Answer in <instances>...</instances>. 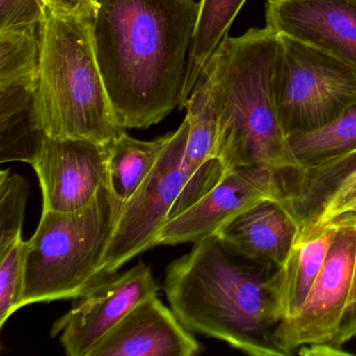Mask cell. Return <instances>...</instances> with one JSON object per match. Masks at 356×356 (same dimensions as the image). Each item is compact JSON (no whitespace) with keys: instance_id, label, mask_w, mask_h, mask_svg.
<instances>
[{"instance_id":"obj_1","label":"cell","mask_w":356,"mask_h":356,"mask_svg":"<svg viewBox=\"0 0 356 356\" xmlns=\"http://www.w3.org/2000/svg\"><path fill=\"white\" fill-rule=\"evenodd\" d=\"M200 3L95 0L97 63L124 129H147L182 105Z\"/></svg>"},{"instance_id":"obj_2","label":"cell","mask_w":356,"mask_h":356,"mask_svg":"<svg viewBox=\"0 0 356 356\" xmlns=\"http://www.w3.org/2000/svg\"><path fill=\"white\" fill-rule=\"evenodd\" d=\"M281 266L252 261L214 235L170 262L164 291L191 332L253 356H287L277 334L284 320Z\"/></svg>"},{"instance_id":"obj_3","label":"cell","mask_w":356,"mask_h":356,"mask_svg":"<svg viewBox=\"0 0 356 356\" xmlns=\"http://www.w3.org/2000/svg\"><path fill=\"white\" fill-rule=\"evenodd\" d=\"M278 35L268 28L227 36L205 70L218 118V159L226 170L298 168L275 99Z\"/></svg>"},{"instance_id":"obj_4","label":"cell","mask_w":356,"mask_h":356,"mask_svg":"<svg viewBox=\"0 0 356 356\" xmlns=\"http://www.w3.org/2000/svg\"><path fill=\"white\" fill-rule=\"evenodd\" d=\"M33 101L37 128L53 138L109 145L126 131L116 120L93 44L91 17L47 7Z\"/></svg>"},{"instance_id":"obj_5","label":"cell","mask_w":356,"mask_h":356,"mask_svg":"<svg viewBox=\"0 0 356 356\" xmlns=\"http://www.w3.org/2000/svg\"><path fill=\"white\" fill-rule=\"evenodd\" d=\"M116 220L107 187L76 211H42L28 241L24 306L76 299L106 278L102 264Z\"/></svg>"},{"instance_id":"obj_6","label":"cell","mask_w":356,"mask_h":356,"mask_svg":"<svg viewBox=\"0 0 356 356\" xmlns=\"http://www.w3.org/2000/svg\"><path fill=\"white\" fill-rule=\"evenodd\" d=\"M278 40L275 99L287 136L316 130L356 105V68L291 37Z\"/></svg>"},{"instance_id":"obj_7","label":"cell","mask_w":356,"mask_h":356,"mask_svg":"<svg viewBox=\"0 0 356 356\" xmlns=\"http://www.w3.org/2000/svg\"><path fill=\"white\" fill-rule=\"evenodd\" d=\"M188 134L189 120L185 118L151 174L122 208L103 258L105 277L156 247L158 234L186 185L182 161Z\"/></svg>"},{"instance_id":"obj_8","label":"cell","mask_w":356,"mask_h":356,"mask_svg":"<svg viewBox=\"0 0 356 356\" xmlns=\"http://www.w3.org/2000/svg\"><path fill=\"white\" fill-rule=\"evenodd\" d=\"M332 224L334 238L303 307L279 328L277 339L287 356L304 346L331 343L339 334L351 291L356 229L349 216Z\"/></svg>"},{"instance_id":"obj_9","label":"cell","mask_w":356,"mask_h":356,"mask_svg":"<svg viewBox=\"0 0 356 356\" xmlns=\"http://www.w3.org/2000/svg\"><path fill=\"white\" fill-rule=\"evenodd\" d=\"M286 175L264 166L227 170L211 191L164 225L156 247L200 243L218 234L235 216L259 202L286 200Z\"/></svg>"},{"instance_id":"obj_10","label":"cell","mask_w":356,"mask_h":356,"mask_svg":"<svg viewBox=\"0 0 356 356\" xmlns=\"http://www.w3.org/2000/svg\"><path fill=\"white\" fill-rule=\"evenodd\" d=\"M151 268L139 262L122 274H112L95 283L74 299L70 312L54 323L51 337L60 334V343L70 356H87L135 306L158 295Z\"/></svg>"},{"instance_id":"obj_11","label":"cell","mask_w":356,"mask_h":356,"mask_svg":"<svg viewBox=\"0 0 356 356\" xmlns=\"http://www.w3.org/2000/svg\"><path fill=\"white\" fill-rule=\"evenodd\" d=\"M108 145L45 136L33 168L42 211L72 212L88 205L107 185Z\"/></svg>"},{"instance_id":"obj_12","label":"cell","mask_w":356,"mask_h":356,"mask_svg":"<svg viewBox=\"0 0 356 356\" xmlns=\"http://www.w3.org/2000/svg\"><path fill=\"white\" fill-rule=\"evenodd\" d=\"M266 26L356 68V0H266Z\"/></svg>"},{"instance_id":"obj_13","label":"cell","mask_w":356,"mask_h":356,"mask_svg":"<svg viewBox=\"0 0 356 356\" xmlns=\"http://www.w3.org/2000/svg\"><path fill=\"white\" fill-rule=\"evenodd\" d=\"M203 352L197 341L158 295L135 306L87 356H195Z\"/></svg>"},{"instance_id":"obj_14","label":"cell","mask_w":356,"mask_h":356,"mask_svg":"<svg viewBox=\"0 0 356 356\" xmlns=\"http://www.w3.org/2000/svg\"><path fill=\"white\" fill-rule=\"evenodd\" d=\"M184 108L189 120L188 138L182 161L187 182L172 208L170 220L211 191L227 172L218 159V118L211 79L207 70H204Z\"/></svg>"},{"instance_id":"obj_15","label":"cell","mask_w":356,"mask_h":356,"mask_svg":"<svg viewBox=\"0 0 356 356\" xmlns=\"http://www.w3.org/2000/svg\"><path fill=\"white\" fill-rule=\"evenodd\" d=\"M301 231L286 200H264L231 220L218 236L239 255L258 264L282 266Z\"/></svg>"},{"instance_id":"obj_16","label":"cell","mask_w":356,"mask_h":356,"mask_svg":"<svg viewBox=\"0 0 356 356\" xmlns=\"http://www.w3.org/2000/svg\"><path fill=\"white\" fill-rule=\"evenodd\" d=\"M289 174V205L302 230L343 185L356 178V149Z\"/></svg>"},{"instance_id":"obj_17","label":"cell","mask_w":356,"mask_h":356,"mask_svg":"<svg viewBox=\"0 0 356 356\" xmlns=\"http://www.w3.org/2000/svg\"><path fill=\"white\" fill-rule=\"evenodd\" d=\"M172 132L152 141H141L126 131L108 145L107 187L120 216L127 202L138 191L163 153Z\"/></svg>"},{"instance_id":"obj_18","label":"cell","mask_w":356,"mask_h":356,"mask_svg":"<svg viewBox=\"0 0 356 356\" xmlns=\"http://www.w3.org/2000/svg\"><path fill=\"white\" fill-rule=\"evenodd\" d=\"M337 226L331 224L318 234L297 239L281 266V304L284 320L303 307L328 255Z\"/></svg>"},{"instance_id":"obj_19","label":"cell","mask_w":356,"mask_h":356,"mask_svg":"<svg viewBox=\"0 0 356 356\" xmlns=\"http://www.w3.org/2000/svg\"><path fill=\"white\" fill-rule=\"evenodd\" d=\"M247 0H201L195 36L187 62L182 105L195 89L206 65L228 36L229 30Z\"/></svg>"},{"instance_id":"obj_20","label":"cell","mask_w":356,"mask_h":356,"mask_svg":"<svg viewBox=\"0 0 356 356\" xmlns=\"http://www.w3.org/2000/svg\"><path fill=\"white\" fill-rule=\"evenodd\" d=\"M289 149L298 168L356 149V105L316 130L289 135Z\"/></svg>"},{"instance_id":"obj_21","label":"cell","mask_w":356,"mask_h":356,"mask_svg":"<svg viewBox=\"0 0 356 356\" xmlns=\"http://www.w3.org/2000/svg\"><path fill=\"white\" fill-rule=\"evenodd\" d=\"M39 26L0 31V89H36L40 54Z\"/></svg>"},{"instance_id":"obj_22","label":"cell","mask_w":356,"mask_h":356,"mask_svg":"<svg viewBox=\"0 0 356 356\" xmlns=\"http://www.w3.org/2000/svg\"><path fill=\"white\" fill-rule=\"evenodd\" d=\"M28 241L22 236L0 251V327L24 307Z\"/></svg>"},{"instance_id":"obj_23","label":"cell","mask_w":356,"mask_h":356,"mask_svg":"<svg viewBox=\"0 0 356 356\" xmlns=\"http://www.w3.org/2000/svg\"><path fill=\"white\" fill-rule=\"evenodd\" d=\"M29 191L24 177L10 170L0 172V251L22 236Z\"/></svg>"},{"instance_id":"obj_24","label":"cell","mask_w":356,"mask_h":356,"mask_svg":"<svg viewBox=\"0 0 356 356\" xmlns=\"http://www.w3.org/2000/svg\"><path fill=\"white\" fill-rule=\"evenodd\" d=\"M343 216H356V178L343 185L330 197L320 213L300 231L298 239L310 238L318 234Z\"/></svg>"},{"instance_id":"obj_25","label":"cell","mask_w":356,"mask_h":356,"mask_svg":"<svg viewBox=\"0 0 356 356\" xmlns=\"http://www.w3.org/2000/svg\"><path fill=\"white\" fill-rule=\"evenodd\" d=\"M47 8L43 0H0V31L39 26Z\"/></svg>"},{"instance_id":"obj_26","label":"cell","mask_w":356,"mask_h":356,"mask_svg":"<svg viewBox=\"0 0 356 356\" xmlns=\"http://www.w3.org/2000/svg\"><path fill=\"white\" fill-rule=\"evenodd\" d=\"M349 218H351L352 224L356 229V216H349ZM354 337H356V254L355 260H354L351 291H350L349 299H348L347 307H346L339 334L330 345L337 349H343V346L349 343Z\"/></svg>"},{"instance_id":"obj_27","label":"cell","mask_w":356,"mask_h":356,"mask_svg":"<svg viewBox=\"0 0 356 356\" xmlns=\"http://www.w3.org/2000/svg\"><path fill=\"white\" fill-rule=\"evenodd\" d=\"M47 7L60 13L91 17L95 9V0H43Z\"/></svg>"},{"instance_id":"obj_28","label":"cell","mask_w":356,"mask_h":356,"mask_svg":"<svg viewBox=\"0 0 356 356\" xmlns=\"http://www.w3.org/2000/svg\"><path fill=\"white\" fill-rule=\"evenodd\" d=\"M301 355H346L347 351L333 347L330 343H316V345L304 346L298 350Z\"/></svg>"}]
</instances>
